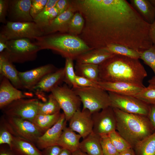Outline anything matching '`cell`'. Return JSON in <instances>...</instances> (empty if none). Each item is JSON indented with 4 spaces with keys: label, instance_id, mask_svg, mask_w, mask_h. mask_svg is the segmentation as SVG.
I'll list each match as a JSON object with an SVG mask.
<instances>
[{
    "label": "cell",
    "instance_id": "cell-34",
    "mask_svg": "<svg viewBox=\"0 0 155 155\" xmlns=\"http://www.w3.org/2000/svg\"><path fill=\"white\" fill-rule=\"evenodd\" d=\"M64 70V82L73 88L78 87L75 83V79L76 75L74 71L73 60L69 58L65 59Z\"/></svg>",
    "mask_w": 155,
    "mask_h": 155
},
{
    "label": "cell",
    "instance_id": "cell-33",
    "mask_svg": "<svg viewBox=\"0 0 155 155\" xmlns=\"http://www.w3.org/2000/svg\"><path fill=\"white\" fill-rule=\"evenodd\" d=\"M84 22L82 15L79 12H75L70 22L67 33L78 36L83 29Z\"/></svg>",
    "mask_w": 155,
    "mask_h": 155
},
{
    "label": "cell",
    "instance_id": "cell-38",
    "mask_svg": "<svg viewBox=\"0 0 155 155\" xmlns=\"http://www.w3.org/2000/svg\"><path fill=\"white\" fill-rule=\"evenodd\" d=\"M140 59L150 67L155 76V45L153 44L149 49L142 52Z\"/></svg>",
    "mask_w": 155,
    "mask_h": 155
},
{
    "label": "cell",
    "instance_id": "cell-41",
    "mask_svg": "<svg viewBox=\"0 0 155 155\" xmlns=\"http://www.w3.org/2000/svg\"><path fill=\"white\" fill-rule=\"evenodd\" d=\"M75 81L78 87H99L96 83L85 77L77 75Z\"/></svg>",
    "mask_w": 155,
    "mask_h": 155
},
{
    "label": "cell",
    "instance_id": "cell-7",
    "mask_svg": "<svg viewBox=\"0 0 155 155\" xmlns=\"http://www.w3.org/2000/svg\"><path fill=\"white\" fill-rule=\"evenodd\" d=\"M1 124L14 136L22 138L35 144L38 138L43 133L31 121L3 115Z\"/></svg>",
    "mask_w": 155,
    "mask_h": 155
},
{
    "label": "cell",
    "instance_id": "cell-46",
    "mask_svg": "<svg viewBox=\"0 0 155 155\" xmlns=\"http://www.w3.org/2000/svg\"><path fill=\"white\" fill-rule=\"evenodd\" d=\"M8 40L5 36L0 34V53L7 48Z\"/></svg>",
    "mask_w": 155,
    "mask_h": 155
},
{
    "label": "cell",
    "instance_id": "cell-21",
    "mask_svg": "<svg viewBox=\"0 0 155 155\" xmlns=\"http://www.w3.org/2000/svg\"><path fill=\"white\" fill-rule=\"evenodd\" d=\"M3 52L0 53V74L7 78L16 88L24 89L20 80L18 71Z\"/></svg>",
    "mask_w": 155,
    "mask_h": 155
},
{
    "label": "cell",
    "instance_id": "cell-8",
    "mask_svg": "<svg viewBox=\"0 0 155 155\" xmlns=\"http://www.w3.org/2000/svg\"><path fill=\"white\" fill-rule=\"evenodd\" d=\"M0 34L8 40L28 38L35 39L44 35V32L34 22H13L7 21L3 24Z\"/></svg>",
    "mask_w": 155,
    "mask_h": 155
},
{
    "label": "cell",
    "instance_id": "cell-30",
    "mask_svg": "<svg viewBox=\"0 0 155 155\" xmlns=\"http://www.w3.org/2000/svg\"><path fill=\"white\" fill-rule=\"evenodd\" d=\"M61 109L58 102L51 93L46 102H43L39 101L38 114L53 115L59 112Z\"/></svg>",
    "mask_w": 155,
    "mask_h": 155
},
{
    "label": "cell",
    "instance_id": "cell-54",
    "mask_svg": "<svg viewBox=\"0 0 155 155\" xmlns=\"http://www.w3.org/2000/svg\"><path fill=\"white\" fill-rule=\"evenodd\" d=\"M151 3L155 6V0H149Z\"/></svg>",
    "mask_w": 155,
    "mask_h": 155
},
{
    "label": "cell",
    "instance_id": "cell-28",
    "mask_svg": "<svg viewBox=\"0 0 155 155\" xmlns=\"http://www.w3.org/2000/svg\"><path fill=\"white\" fill-rule=\"evenodd\" d=\"M136 155H155V131L133 148Z\"/></svg>",
    "mask_w": 155,
    "mask_h": 155
},
{
    "label": "cell",
    "instance_id": "cell-19",
    "mask_svg": "<svg viewBox=\"0 0 155 155\" xmlns=\"http://www.w3.org/2000/svg\"><path fill=\"white\" fill-rule=\"evenodd\" d=\"M26 96L15 88L9 80L0 75V108H3L16 100L25 98Z\"/></svg>",
    "mask_w": 155,
    "mask_h": 155
},
{
    "label": "cell",
    "instance_id": "cell-49",
    "mask_svg": "<svg viewBox=\"0 0 155 155\" xmlns=\"http://www.w3.org/2000/svg\"><path fill=\"white\" fill-rule=\"evenodd\" d=\"M0 155H17L9 148V149L1 148H0Z\"/></svg>",
    "mask_w": 155,
    "mask_h": 155
},
{
    "label": "cell",
    "instance_id": "cell-24",
    "mask_svg": "<svg viewBox=\"0 0 155 155\" xmlns=\"http://www.w3.org/2000/svg\"><path fill=\"white\" fill-rule=\"evenodd\" d=\"M81 137L80 135L76 133L69 127H66L57 145L72 153L79 149L80 140Z\"/></svg>",
    "mask_w": 155,
    "mask_h": 155
},
{
    "label": "cell",
    "instance_id": "cell-53",
    "mask_svg": "<svg viewBox=\"0 0 155 155\" xmlns=\"http://www.w3.org/2000/svg\"><path fill=\"white\" fill-rule=\"evenodd\" d=\"M149 84H152L155 85V76L152 77L148 81Z\"/></svg>",
    "mask_w": 155,
    "mask_h": 155
},
{
    "label": "cell",
    "instance_id": "cell-11",
    "mask_svg": "<svg viewBox=\"0 0 155 155\" xmlns=\"http://www.w3.org/2000/svg\"><path fill=\"white\" fill-rule=\"evenodd\" d=\"M63 111L66 120L69 121L74 114L80 109L81 102L79 97L66 85L58 86L51 91Z\"/></svg>",
    "mask_w": 155,
    "mask_h": 155
},
{
    "label": "cell",
    "instance_id": "cell-31",
    "mask_svg": "<svg viewBox=\"0 0 155 155\" xmlns=\"http://www.w3.org/2000/svg\"><path fill=\"white\" fill-rule=\"evenodd\" d=\"M103 49L115 55L137 59H140L141 53L127 46L119 44H111Z\"/></svg>",
    "mask_w": 155,
    "mask_h": 155
},
{
    "label": "cell",
    "instance_id": "cell-15",
    "mask_svg": "<svg viewBox=\"0 0 155 155\" xmlns=\"http://www.w3.org/2000/svg\"><path fill=\"white\" fill-rule=\"evenodd\" d=\"M32 0H9L7 21L13 22H33L30 10Z\"/></svg>",
    "mask_w": 155,
    "mask_h": 155
},
{
    "label": "cell",
    "instance_id": "cell-44",
    "mask_svg": "<svg viewBox=\"0 0 155 155\" xmlns=\"http://www.w3.org/2000/svg\"><path fill=\"white\" fill-rule=\"evenodd\" d=\"M71 4V0H58L55 7L59 12V15L66 11L69 7Z\"/></svg>",
    "mask_w": 155,
    "mask_h": 155
},
{
    "label": "cell",
    "instance_id": "cell-36",
    "mask_svg": "<svg viewBox=\"0 0 155 155\" xmlns=\"http://www.w3.org/2000/svg\"><path fill=\"white\" fill-rule=\"evenodd\" d=\"M134 96L148 104H155V85L149 84Z\"/></svg>",
    "mask_w": 155,
    "mask_h": 155
},
{
    "label": "cell",
    "instance_id": "cell-17",
    "mask_svg": "<svg viewBox=\"0 0 155 155\" xmlns=\"http://www.w3.org/2000/svg\"><path fill=\"white\" fill-rule=\"evenodd\" d=\"M75 12L71 0V4L68 8L58 15L42 29L44 35L57 32L67 33L70 22Z\"/></svg>",
    "mask_w": 155,
    "mask_h": 155
},
{
    "label": "cell",
    "instance_id": "cell-52",
    "mask_svg": "<svg viewBox=\"0 0 155 155\" xmlns=\"http://www.w3.org/2000/svg\"><path fill=\"white\" fill-rule=\"evenodd\" d=\"M59 155H72V153L67 150L63 149Z\"/></svg>",
    "mask_w": 155,
    "mask_h": 155
},
{
    "label": "cell",
    "instance_id": "cell-9",
    "mask_svg": "<svg viewBox=\"0 0 155 155\" xmlns=\"http://www.w3.org/2000/svg\"><path fill=\"white\" fill-rule=\"evenodd\" d=\"M39 102L36 98H21L14 101L1 110L6 116L32 122L38 114Z\"/></svg>",
    "mask_w": 155,
    "mask_h": 155
},
{
    "label": "cell",
    "instance_id": "cell-27",
    "mask_svg": "<svg viewBox=\"0 0 155 155\" xmlns=\"http://www.w3.org/2000/svg\"><path fill=\"white\" fill-rule=\"evenodd\" d=\"M61 114L59 112L51 115L37 114L32 122L43 133L57 123Z\"/></svg>",
    "mask_w": 155,
    "mask_h": 155
},
{
    "label": "cell",
    "instance_id": "cell-55",
    "mask_svg": "<svg viewBox=\"0 0 155 155\" xmlns=\"http://www.w3.org/2000/svg\"></svg>",
    "mask_w": 155,
    "mask_h": 155
},
{
    "label": "cell",
    "instance_id": "cell-20",
    "mask_svg": "<svg viewBox=\"0 0 155 155\" xmlns=\"http://www.w3.org/2000/svg\"><path fill=\"white\" fill-rule=\"evenodd\" d=\"M64 68L57 69L45 76L32 89L39 95L40 93L51 92L64 81Z\"/></svg>",
    "mask_w": 155,
    "mask_h": 155
},
{
    "label": "cell",
    "instance_id": "cell-12",
    "mask_svg": "<svg viewBox=\"0 0 155 155\" xmlns=\"http://www.w3.org/2000/svg\"><path fill=\"white\" fill-rule=\"evenodd\" d=\"M92 131L100 135H108L116 130L117 121L114 111L111 106L92 114Z\"/></svg>",
    "mask_w": 155,
    "mask_h": 155
},
{
    "label": "cell",
    "instance_id": "cell-51",
    "mask_svg": "<svg viewBox=\"0 0 155 155\" xmlns=\"http://www.w3.org/2000/svg\"><path fill=\"white\" fill-rule=\"evenodd\" d=\"M72 155H88L80 149L72 153Z\"/></svg>",
    "mask_w": 155,
    "mask_h": 155
},
{
    "label": "cell",
    "instance_id": "cell-6",
    "mask_svg": "<svg viewBox=\"0 0 155 155\" xmlns=\"http://www.w3.org/2000/svg\"><path fill=\"white\" fill-rule=\"evenodd\" d=\"M82 103V110L87 109L92 114L111 106L108 92L99 87L72 88Z\"/></svg>",
    "mask_w": 155,
    "mask_h": 155
},
{
    "label": "cell",
    "instance_id": "cell-40",
    "mask_svg": "<svg viewBox=\"0 0 155 155\" xmlns=\"http://www.w3.org/2000/svg\"><path fill=\"white\" fill-rule=\"evenodd\" d=\"M13 136L3 125L0 124V145L7 144L9 148L11 146Z\"/></svg>",
    "mask_w": 155,
    "mask_h": 155
},
{
    "label": "cell",
    "instance_id": "cell-4",
    "mask_svg": "<svg viewBox=\"0 0 155 155\" xmlns=\"http://www.w3.org/2000/svg\"><path fill=\"white\" fill-rule=\"evenodd\" d=\"M113 108L117 121L116 130L132 148L137 143L154 132L148 117Z\"/></svg>",
    "mask_w": 155,
    "mask_h": 155
},
{
    "label": "cell",
    "instance_id": "cell-25",
    "mask_svg": "<svg viewBox=\"0 0 155 155\" xmlns=\"http://www.w3.org/2000/svg\"><path fill=\"white\" fill-rule=\"evenodd\" d=\"M79 148L88 155H103L100 136L93 131L80 142Z\"/></svg>",
    "mask_w": 155,
    "mask_h": 155
},
{
    "label": "cell",
    "instance_id": "cell-5",
    "mask_svg": "<svg viewBox=\"0 0 155 155\" xmlns=\"http://www.w3.org/2000/svg\"><path fill=\"white\" fill-rule=\"evenodd\" d=\"M28 38L9 40L7 48L3 51L13 63H23L36 59L39 46Z\"/></svg>",
    "mask_w": 155,
    "mask_h": 155
},
{
    "label": "cell",
    "instance_id": "cell-37",
    "mask_svg": "<svg viewBox=\"0 0 155 155\" xmlns=\"http://www.w3.org/2000/svg\"><path fill=\"white\" fill-rule=\"evenodd\" d=\"M100 136L103 155H120V153L112 143L108 135Z\"/></svg>",
    "mask_w": 155,
    "mask_h": 155
},
{
    "label": "cell",
    "instance_id": "cell-48",
    "mask_svg": "<svg viewBox=\"0 0 155 155\" xmlns=\"http://www.w3.org/2000/svg\"><path fill=\"white\" fill-rule=\"evenodd\" d=\"M58 0H48L42 12L49 10L51 8L55 7Z\"/></svg>",
    "mask_w": 155,
    "mask_h": 155
},
{
    "label": "cell",
    "instance_id": "cell-45",
    "mask_svg": "<svg viewBox=\"0 0 155 155\" xmlns=\"http://www.w3.org/2000/svg\"><path fill=\"white\" fill-rule=\"evenodd\" d=\"M148 117L152 128L155 131V104L150 105V110Z\"/></svg>",
    "mask_w": 155,
    "mask_h": 155
},
{
    "label": "cell",
    "instance_id": "cell-47",
    "mask_svg": "<svg viewBox=\"0 0 155 155\" xmlns=\"http://www.w3.org/2000/svg\"><path fill=\"white\" fill-rule=\"evenodd\" d=\"M149 35L153 44L155 45V20L150 24Z\"/></svg>",
    "mask_w": 155,
    "mask_h": 155
},
{
    "label": "cell",
    "instance_id": "cell-23",
    "mask_svg": "<svg viewBox=\"0 0 155 155\" xmlns=\"http://www.w3.org/2000/svg\"><path fill=\"white\" fill-rule=\"evenodd\" d=\"M35 144L27 140L13 136L9 148L17 155H43Z\"/></svg>",
    "mask_w": 155,
    "mask_h": 155
},
{
    "label": "cell",
    "instance_id": "cell-32",
    "mask_svg": "<svg viewBox=\"0 0 155 155\" xmlns=\"http://www.w3.org/2000/svg\"><path fill=\"white\" fill-rule=\"evenodd\" d=\"M58 15V10L55 7L49 10L42 12L33 20V22L42 30Z\"/></svg>",
    "mask_w": 155,
    "mask_h": 155
},
{
    "label": "cell",
    "instance_id": "cell-18",
    "mask_svg": "<svg viewBox=\"0 0 155 155\" xmlns=\"http://www.w3.org/2000/svg\"><path fill=\"white\" fill-rule=\"evenodd\" d=\"M100 88L108 92L123 95L135 96L144 87L135 84L122 82H98Z\"/></svg>",
    "mask_w": 155,
    "mask_h": 155
},
{
    "label": "cell",
    "instance_id": "cell-42",
    "mask_svg": "<svg viewBox=\"0 0 155 155\" xmlns=\"http://www.w3.org/2000/svg\"><path fill=\"white\" fill-rule=\"evenodd\" d=\"M9 0H0V22L3 24L7 22Z\"/></svg>",
    "mask_w": 155,
    "mask_h": 155
},
{
    "label": "cell",
    "instance_id": "cell-2",
    "mask_svg": "<svg viewBox=\"0 0 155 155\" xmlns=\"http://www.w3.org/2000/svg\"><path fill=\"white\" fill-rule=\"evenodd\" d=\"M99 81L122 82L145 87L143 84L147 76L139 59L115 55L99 65Z\"/></svg>",
    "mask_w": 155,
    "mask_h": 155
},
{
    "label": "cell",
    "instance_id": "cell-10",
    "mask_svg": "<svg viewBox=\"0 0 155 155\" xmlns=\"http://www.w3.org/2000/svg\"><path fill=\"white\" fill-rule=\"evenodd\" d=\"M110 98L111 106L124 112L148 117L150 105L133 96L119 94L108 92Z\"/></svg>",
    "mask_w": 155,
    "mask_h": 155
},
{
    "label": "cell",
    "instance_id": "cell-1",
    "mask_svg": "<svg viewBox=\"0 0 155 155\" xmlns=\"http://www.w3.org/2000/svg\"><path fill=\"white\" fill-rule=\"evenodd\" d=\"M76 12L84 20L78 36L92 49L113 44L142 53L153 45L150 24L125 0H73Z\"/></svg>",
    "mask_w": 155,
    "mask_h": 155
},
{
    "label": "cell",
    "instance_id": "cell-26",
    "mask_svg": "<svg viewBox=\"0 0 155 155\" xmlns=\"http://www.w3.org/2000/svg\"><path fill=\"white\" fill-rule=\"evenodd\" d=\"M130 3L142 18L150 24L155 20V6L149 0H130Z\"/></svg>",
    "mask_w": 155,
    "mask_h": 155
},
{
    "label": "cell",
    "instance_id": "cell-39",
    "mask_svg": "<svg viewBox=\"0 0 155 155\" xmlns=\"http://www.w3.org/2000/svg\"><path fill=\"white\" fill-rule=\"evenodd\" d=\"M47 1L48 0H32L30 13L33 20L42 12Z\"/></svg>",
    "mask_w": 155,
    "mask_h": 155
},
{
    "label": "cell",
    "instance_id": "cell-13",
    "mask_svg": "<svg viewBox=\"0 0 155 155\" xmlns=\"http://www.w3.org/2000/svg\"><path fill=\"white\" fill-rule=\"evenodd\" d=\"M57 69L49 64L24 72L19 71L18 75L24 89L32 91L45 76Z\"/></svg>",
    "mask_w": 155,
    "mask_h": 155
},
{
    "label": "cell",
    "instance_id": "cell-35",
    "mask_svg": "<svg viewBox=\"0 0 155 155\" xmlns=\"http://www.w3.org/2000/svg\"><path fill=\"white\" fill-rule=\"evenodd\" d=\"M112 143L119 153L132 148L131 145L116 131L108 135Z\"/></svg>",
    "mask_w": 155,
    "mask_h": 155
},
{
    "label": "cell",
    "instance_id": "cell-43",
    "mask_svg": "<svg viewBox=\"0 0 155 155\" xmlns=\"http://www.w3.org/2000/svg\"><path fill=\"white\" fill-rule=\"evenodd\" d=\"M63 149L58 145L49 146L43 150V155H59Z\"/></svg>",
    "mask_w": 155,
    "mask_h": 155
},
{
    "label": "cell",
    "instance_id": "cell-16",
    "mask_svg": "<svg viewBox=\"0 0 155 155\" xmlns=\"http://www.w3.org/2000/svg\"><path fill=\"white\" fill-rule=\"evenodd\" d=\"M67 121L63 113H61L57 123L39 137L36 143L40 149L57 145L63 131L66 127Z\"/></svg>",
    "mask_w": 155,
    "mask_h": 155
},
{
    "label": "cell",
    "instance_id": "cell-50",
    "mask_svg": "<svg viewBox=\"0 0 155 155\" xmlns=\"http://www.w3.org/2000/svg\"><path fill=\"white\" fill-rule=\"evenodd\" d=\"M120 155H136L132 148L128 149L120 153Z\"/></svg>",
    "mask_w": 155,
    "mask_h": 155
},
{
    "label": "cell",
    "instance_id": "cell-14",
    "mask_svg": "<svg viewBox=\"0 0 155 155\" xmlns=\"http://www.w3.org/2000/svg\"><path fill=\"white\" fill-rule=\"evenodd\" d=\"M93 126L92 114L87 109L77 110L69 120V127L83 139L92 131Z\"/></svg>",
    "mask_w": 155,
    "mask_h": 155
},
{
    "label": "cell",
    "instance_id": "cell-29",
    "mask_svg": "<svg viewBox=\"0 0 155 155\" xmlns=\"http://www.w3.org/2000/svg\"><path fill=\"white\" fill-rule=\"evenodd\" d=\"M75 73L97 83L99 81V65L90 64L76 63Z\"/></svg>",
    "mask_w": 155,
    "mask_h": 155
},
{
    "label": "cell",
    "instance_id": "cell-3",
    "mask_svg": "<svg viewBox=\"0 0 155 155\" xmlns=\"http://www.w3.org/2000/svg\"><path fill=\"white\" fill-rule=\"evenodd\" d=\"M34 42L41 49H49L65 59L73 60L81 54L93 49L78 36L57 32L37 38Z\"/></svg>",
    "mask_w": 155,
    "mask_h": 155
},
{
    "label": "cell",
    "instance_id": "cell-22",
    "mask_svg": "<svg viewBox=\"0 0 155 155\" xmlns=\"http://www.w3.org/2000/svg\"><path fill=\"white\" fill-rule=\"evenodd\" d=\"M115 55L104 49H94L81 54L75 60L76 63L99 65Z\"/></svg>",
    "mask_w": 155,
    "mask_h": 155
}]
</instances>
